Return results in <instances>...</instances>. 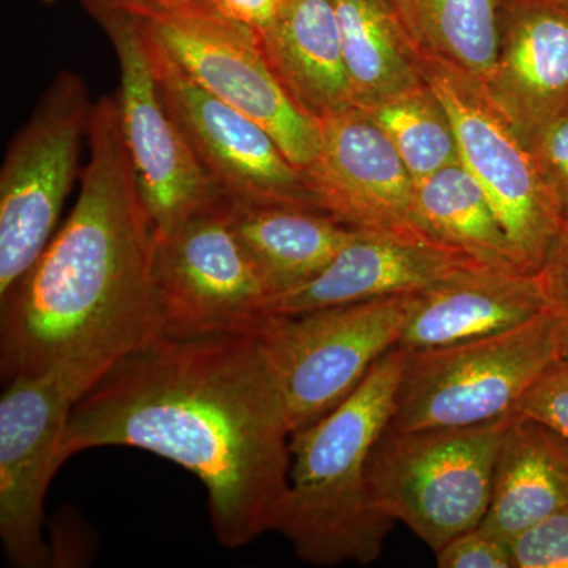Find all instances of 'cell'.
<instances>
[{
  "instance_id": "obj_1",
  "label": "cell",
  "mask_w": 568,
  "mask_h": 568,
  "mask_svg": "<svg viewBox=\"0 0 568 568\" xmlns=\"http://www.w3.org/2000/svg\"><path fill=\"white\" fill-rule=\"evenodd\" d=\"M291 428L260 336L173 339L123 355L78 399L62 457L133 447L200 478L220 544L272 530L291 469Z\"/></svg>"
},
{
  "instance_id": "obj_2",
  "label": "cell",
  "mask_w": 568,
  "mask_h": 568,
  "mask_svg": "<svg viewBox=\"0 0 568 568\" xmlns=\"http://www.w3.org/2000/svg\"><path fill=\"white\" fill-rule=\"evenodd\" d=\"M89 148L69 219L31 271L0 297L3 384L62 365L106 372L163 336L153 286L156 230L115 95L93 103Z\"/></svg>"
},
{
  "instance_id": "obj_3",
  "label": "cell",
  "mask_w": 568,
  "mask_h": 568,
  "mask_svg": "<svg viewBox=\"0 0 568 568\" xmlns=\"http://www.w3.org/2000/svg\"><path fill=\"white\" fill-rule=\"evenodd\" d=\"M405 349L376 362L353 394L291 436L290 485L272 530L313 566L375 562L395 521L377 510L366 467L394 417Z\"/></svg>"
},
{
  "instance_id": "obj_4",
  "label": "cell",
  "mask_w": 568,
  "mask_h": 568,
  "mask_svg": "<svg viewBox=\"0 0 568 568\" xmlns=\"http://www.w3.org/2000/svg\"><path fill=\"white\" fill-rule=\"evenodd\" d=\"M510 417L454 428L387 425L366 467L373 504L435 552L459 534L480 528Z\"/></svg>"
},
{
  "instance_id": "obj_5",
  "label": "cell",
  "mask_w": 568,
  "mask_h": 568,
  "mask_svg": "<svg viewBox=\"0 0 568 568\" xmlns=\"http://www.w3.org/2000/svg\"><path fill=\"white\" fill-rule=\"evenodd\" d=\"M558 358V324L549 310L500 334L433 349H405L388 425L454 428L510 416Z\"/></svg>"
},
{
  "instance_id": "obj_6",
  "label": "cell",
  "mask_w": 568,
  "mask_h": 568,
  "mask_svg": "<svg viewBox=\"0 0 568 568\" xmlns=\"http://www.w3.org/2000/svg\"><path fill=\"white\" fill-rule=\"evenodd\" d=\"M132 17L204 91L263 125L298 170L315 162L320 122L275 77L260 33L226 17L212 0H174Z\"/></svg>"
},
{
  "instance_id": "obj_7",
  "label": "cell",
  "mask_w": 568,
  "mask_h": 568,
  "mask_svg": "<svg viewBox=\"0 0 568 568\" xmlns=\"http://www.w3.org/2000/svg\"><path fill=\"white\" fill-rule=\"evenodd\" d=\"M153 286L162 335L260 336L276 297L231 226L224 197L156 234Z\"/></svg>"
},
{
  "instance_id": "obj_8",
  "label": "cell",
  "mask_w": 568,
  "mask_h": 568,
  "mask_svg": "<svg viewBox=\"0 0 568 568\" xmlns=\"http://www.w3.org/2000/svg\"><path fill=\"white\" fill-rule=\"evenodd\" d=\"M416 294L276 316L265 328L261 345L282 392L291 435L327 416L398 346Z\"/></svg>"
},
{
  "instance_id": "obj_9",
  "label": "cell",
  "mask_w": 568,
  "mask_h": 568,
  "mask_svg": "<svg viewBox=\"0 0 568 568\" xmlns=\"http://www.w3.org/2000/svg\"><path fill=\"white\" fill-rule=\"evenodd\" d=\"M92 111L80 74L59 71L10 141L0 171V297L31 271L54 235Z\"/></svg>"
},
{
  "instance_id": "obj_10",
  "label": "cell",
  "mask_w": 568,
  "mask_h": 568,
  "mask_svg": "<svg viewBox=\"0 0 568 568\" xmlns=\"http://www.w3.org/2000/svg\"><path fill=\"white\" fill-rule=\"evenodd\" d=\"M420 73L450 118L459 162L487 193L519 264L538 274L566 220L536 156L480 82L428 59Z\"/></svg>"
},
{
  "instance_id": "obj_11",
  "label": "cell",
  "mask_w": 568,
  "mask_h": 568,
  "mask_svg": "<svg viewBox=\"0 0 568 568\" xmlns=\"http://www.w3.org/2000/svg\"><path fill=\"white\" fill-rule=\"evenodd\" d=\"M106 372L62 365L3 384L0 399V537L11 562L43 568L44 497L63 465L67 426L78 399Z\"/></svg>"
},
{
  "instance_id": "obj_12",
  "label": "cell",
  "mask_w": 568,
  "mask_h": 568,
  "mask_svg": "<svg viewBox=\"0 0 568 568\" xmlns=\"http://www.w3.org/2000/svg\"><path fill=\"white\" fill-rule=\"evenodd\" d=\"M92 17L118 58L121 85L115 99L142 201L156 234L168 233L224 196L164 103L140 21L122 11Z\"/></svg>"
},
{
  "instance_id": "obj_13",
  "label": "cell",
  "mask_w": 568,
  "mask_h": 568,
  "mask_svg": "<svg viewBox=\"0 0 568 568\" xmlns=\"http://www.w3.org/2000/svg\"><path fill=\"white\" fill-rule=\"evenodd\" d=\"M142 33L164 103L224 197L321 211L304 171L263 125L204 91L144 29Z\"/></svg>"
},
{
  "instance_id": "obj_14",
  "label": "cell",
  "mask_w": 568,
  "mask_h": 568,
  "mask_svg": "<svg viewBox=\"0 0 568 568\" xmlns=\"http://www.w3.org/2000/svg\"><path fill=\"white\" fill-rule=\"evenodd\" d=\"M320 126V152L304 171L317 207L353 230L432 239L417 220L416 179L368 114L353 106Z\"/></svg>"
},
{
  "instance_id": "obj_15",
  "label": "cell",
  "mask_w": 568,
  "mask_h": 568,
  "mask_svg": "<svg viewBox=\"0 0 568 568\" xmlns=\"http://www.w3.org/2000/svg\"><path fill=\"white\" fill-rule=\"evenodd\" d=\"M484 89L530 148L568 111L567 11L555 0H500L496 65Z\"/></svg>"
},
{
  "instance_id": "obj_16",
  "label": "cell",
  "mask_w": 568,
  "mask_h": 568,
  "mask_svg": "<svg viewBox=\"0 0 568 568\" xmlns=\"http://www.w3.org/2000/svg\"><path fill=\"white\" fill-rule=\"evenodd\" d=\"M478 265L488 264L432 239L358 231L316 278L276 301V315L420 293Z\"/></svg>"
},
{
  "instance_id": "obj_17",
  "label": "cell",
  "mask_w": 568,
  "mask_h": 568,
  "mask_svg": "<svg viewBox=\"0 0 568 568\" xmlns=\"http://www.w3.org/2000/svg\"><path fill=\"white\" fill-rule=\"evenodd\" d=\"M538 274L478 265L416 294L398 346L433 349L500 334L548 312Z\"/></svg>"
},
{
  "instance_id": "obj_18",
  "label": "cell",
  "mask_w": 568,
  "mask_h": 568,
  "mask_svg": "<svg viewBox=\"0 0 568 568\" xmlns=\"http://www.w3.org/2000/svg\"><path fill=\"white\" fill-rule=\"evenodd\" d=\"M260 39L275 77L306 114L320 122L355 106L332 0H283Z\"/></svg>"
},
{
  "instance_id": "obj_19",
  "label": "cell",
  "mask_w": 568,
  "mask_h": 568,
  "mask_svg": "<svg viewBox=\"0 0 568 568\" xmlns=\"http://www.w3.org/2000/svg\"><path fill=\"white\" fill-rule=\"evenodd\" d=\"M224 205L239 241L276 301L316 278L358 234L316 209L230 197H224Z\"/></svg>"
},
{
  "instance_id": "obj_20",
  "label": "cell",
  "mask_w": 568,
  "mask_h": 568,
  "mask_svg": "<svg viewBox=\"0 0 568 568\" xmlns=\"http://www.w3.org/2000/svg\"><path fill=\"white\" fill-rule=\"evenodd\" d=\"M568 506V440L536 418L511 414L497 452L480 528L510 541Z\"/></svg>"
},
{
  "instance_id": "obj_21",
  "label": "cell",
  "mask_w": 568,
  "mask_h": 568,
  "mask_svg": "<svg viewBox=\"0 0 568 568\" xmlns=\"http://www.w3.org/2000/svg\"><path fill=\"white\" fill-rule=\"evenodd\" d=\"M354 103L369 106L424 78L388 0H332Z\"/></svg>"
},
{
  "instance_id": "obj_22",
  "label": "cell",
  "mask_w": 568,
  "mask_h": 568,
  "mask_svg": "<svg viewBox=\"0 0 568 568\" xmlns=\"http://www.w3.org/2000/svg\"><path fill=\"white\" fill-rule=\"evenodd\" d=\"M418 61L487 84L499 47L500 0H388Z\"/></svg>"
},
{
  "instance_id": "obj_23",
  "label": "cell",
  "mask_w": 568,
  "mask_h": 568,
  "mask_svg": "<svg viewBox=\"0 0 568 568\" xmlns=\"http://www.w3.org/2000/svg\"><path fill=\"white\" fill-rule=\"evenodd\" d=\"M416 212L422 230L480 263L523 268L487 193L462 162L416 181Z\"/></svg>"
},
{
  "instance_id": "obj_24",
  "label": "cell",
  "mask_w": 568,
  "mask_h": 568,
  "mask_svg": "<svg viewBox=\"0 0 568 568\" xmlns=\"http://www.w3.org/2000/svg\"><path fill=\"white\" fill-rule=\"evenodd\" d=\"M361 110L386 133L416 181L459 162L454 125L425 80Z\"/></svg>"
},
{
  "instance_id": "obj_25",
  "label": "cell",
  "mask_w": 568,
  "mask_h": 568,
  "mask_svg": "<svg viewBox=\"0 0 568 568\" xmlns=\"http://www.w3.org/2000/svg\"><path fill=\"white\" fill-rule=\"evenodd\" d=\"M515 568H568V506L510 540Z\"/></svg>"
},
{
  "instance_id": "obj_26",
  "label": "cell",
  "mask_w": 568,
  "mask_h": 568,
  "mask_svg": "<svg viewBox=\"0 0 568 568\" xmlns=\"http://www.w3.org/2000/svg\"><path fill=\"white\" fill-rule=\"evenodd\" d=\"M515 413L536 418L568 440V361L558 358L519 399Z\"/></svg>"
},
{
  "instance_id": "obj_27",
  "label": "cell",
  "mask_w": 568,
  "mask_h": 568,
  "mask_svg": "<svg viewBox=\"0 0 568 568\" xmlns=\"http://www.w3.org/2000/svg\"><path fill=\"white\" fill-rule=\"evenodd\" d=\"M440 568H515L510 541L476 528L452 538L439 551Z\"/></svg>"
},
{
  "instance_id": "obj_28",
  "label": "cell",
  "mask_w": 568,
  "mask_h": 568,
  "mask_svg": "<svg viewBox=\"0 0 568 568\" xmlns=\"http://www.w3.org/2000/svg\"><path fill=\"white\" fill-rule=\"evenodd\" d=\"M530 151L564 220H568V111L545 126Z\"/></svg>"
},
{
  "instance_id": "obj_29",
  "label": "cell",
  "mask_w": 568,
  "mask_h": 568,
  "mask_svg": "<svg viewBox=\"0 0 568 568\" xmlns=\"http://www.w3.org/2000/svg\"><path fill=\"white\" fill-rule=\"evenodd\" d=\"M538 278L558 324L560 354L568 361V220L538 271Z\"/></svg>"
},
{
  "instance_id": "obj_30",
  "label": "cell",
  "mask_w": 568,
  "mask_h": 568,
  "mask_svg": "<svg viewBox=\"0 0 568 568\" xmlns=\"http://www.w3.org/2000/svg\"><path fill=\"white\" fill-rule=\"evenodd\" d=\"M283 0H212L226 17L263 33L271 28L278 14Z\"/></svg>"
},
{
  "instance_id": "obj_31",
  "label": "cell",
  "mask_w": 568,
  "mask_h": 568,
  "mask_svg": "<svg viewBox=\"0 0 568 568\" xmlns=\"http://www.w3.org/2000/svg\"><path fill=\"white\" fill-rule=\"evenodd\" d=\"M174 0H81L89 13H102V11H122V13H141V11L155 9L163 3Z\"/></svg>"
},
{
  "instance_id": "obj_32",
  "label": "cell",
  "mask_w": 568,
  "mask_h": 568,
  "mask_svg": "<svg viewBox=\"0 0 568 568\" xmlns=\"http://www.w3.org/2000/svg\"><path fill=\"white\" fill-rule=\"evenodd\" d=\"M555 2L558 3L559 7H562L568 13V0H555Z\"/></svg>"
},
{
  "instance_id": "obj_33",
  "label": "cell",
  "mask_w": 568,
  "mask_h": 568,
  "mask_svg": "<svg viewBox=\"0 0 568 568\" xmlns=\"http://www.w3.org/2000/svg\"><path fill=\"white\" fill-rule=\"evenodd\" d=\"M41 2L47 3V6H51V3H54L55 0H41Z\"/></svg>"
}]
</instances>
